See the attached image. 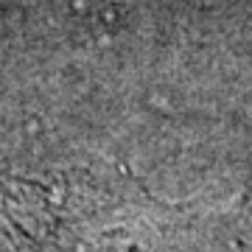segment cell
Segmentation results:
<instances>
[{
  "instance_id": "6da1fadb",
  "label": "cell",
  "mask_w": 252,
  "mask_h": 252,
  "mask_svg": "<svg viewBox=\"0 0 252 252\" xmlns=\"http://www.w3.org/2000/svg\"><path fill=\"white\" fill-rule=\"evenodd\" d=\"M0 210L11 221L23 252H140L132 235L112 221H95L90 196L54 199L28 182L0 190Z\"/></svg>"
}]
</instances>
